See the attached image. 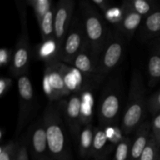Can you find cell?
I'll list each match as a JSON object with an SVG mask.
<instances>
[{"label":"cell","mask_w":160,"mask_h":160,"mask_svg":"<svg viewBox=\"0 0 160 160\" xmlns=\"http://www.w3.org/2000/svg\"><path fill=\"white\" fill-rule=\"evenodd\" d=\"M94 132L95 128L92 123L83 126L78 138V152L83 159H88L92 157V145H93Z\"/></svg>","instance_id":"obj_19"},{"label":"cell","mask_w":160,"mask_h":160,"mask_svg":"<svg viewBox=\"0 0 160 160\" xmlns=\"http://www.w3.org/2000/svg\"><path fill=\"white\" fill-rule=\"evenodd\" d=\"M79 9L88 43L92 53L98 59L112 31L109 29L104 17L98 12L92 2L81 1Z\"/></svg>","instance_id":"obj_3"},{"label":"cell","mask_w":160,"mask_h":160,"mask_svg":"<svg viewBox=\"0 0 160 160\" xmlns=\"http://www.w3.org/2000/svg\"><path fill=\"white\" fill-rule=\"evenodd\" d=\"M147 108L148 112L153 117L160 112V90L147 99Z\"/></svg>","instance_id":"obj_30"},{"label":"cell","mask_w":160,"mask_h":160,"mask_svg":"<svg viewBox=\"0 0 160 160\" xmlns=\"http://www.w3.org/2000/svg\"><path fill=\"white\" fill-rule=\"evenodd\" d=\"M122 102V90L118 78L111 79L105 87L98 108L99 126L115 125L118 121Z\"/></svg>","instance_id":"obj_6"},{"label":"cell","mask_w":160,"mask_h":160,"mask_svg":"<svg viewBox=\"0 0 160 160\" xmlns=\"http://www.w3.org/2000/svg\"><path fill=\"white\" fill-rule=\"evenodd\" d=\"M13 50L8 48H2L0 49V66L5 67L11 63L12 59Z\"/></svg>","instance_id":"obj_31"},{"label":"cell","mask_w":160,"mask_h":160,"mask_svg":"<svg viewBox=\"0 0 160 160\" xmlns=\"http://www.w3.org/2000/svg\"><path fill=\"white\" fill-rule=\"evenodd\" d=\"M81 99H82V106H81V112H82V123L83 126L89 123H92L94 112V98L92 92L88 89L81 92Z\"/></svg>","instance_id":"obj_24"},{"label":"cell","mask_w":160,"mask_h":160,"mask_svg":"<svg viewBox=\"0 0 160 160\" xmlns=\"http://www.w3.org/2000/svg\"><path fill=\"white\" fill-rule=\"evenodd\" d=\"M91 2L93 3L94 6H95V7H98V9H101L102 13L112 6L110 2L107 1V0L106 1V0H92Z\"/></svg>","instance_id":"obj_34"},{"label":"cell","mask_w":160,"mask_h":160,"mask_svg":"<svg viewBox=\"0 0 160 160\" xmlns=\"http://www.w3.org/2000/svg\"><path fill=\"white\" fill-rule=\"evenodd\" d=\"M160 146L157 141L152 135L139 160H159Z\"/></svg>","instance_id":"obj_26"},{"label":"cell","mask_w":160,"mask_h":160,"mask_svg":"<svg viewBox=\"0 0 160 160\" xmlns=\"http://www.w3.org/2000/svg\"><path fill=\"white\" fill-rule=\"evenodd\" d=\"M133 138L125 136L117 145L112 160H129Z\"/></svg>","instance_id":"obj_27"},{"label":"cell","mask_w":160,"mask_h":160,"mask_svg":"<svg viewBox=\"0 0 160 160\" xmlns=\"http://www.w3.org/2000/svg\"><path fill=\"white\" fill-rule=\"evenodd\" d=\"M98 60V59L92 53L88 43H87L77 56L72 66L87 78L94 79L96 73Z\"/></svg>","instance_id":"obj_13"},{"label":"cell","mask_w":160,"mask_h":160,"mask_svg":"<svg viewBox=\"0 0 160 160\" xmlns=\"http://www.w3.org/2000/svg\"><path fill=\"white\" fill-rule=\"evenodd\" d=\"M3 132H4L3 129L0 130V139H1V142H2L3 139Z\"/></svg>","instance_id":"obj_37"},{"label":"cell","mask_w":160,"mask_h":160,"mask_svg":"<svg viewBox=\"0 0 160 160\" xmlns=\"http://www.w3.org/2000/svg\"><path fill=\"white\" fill-rule=\"evenodd\" d=\"M151 125L152 135L158 142L159 139L160 138V112L153 117L152 121L151 122Z\"/></svg>","instance_id":"obj_32"},{"label":"cell","mask_w":160,"mask_h":160,"mask_svg":"<svg viewBox=\"0 0 160 160\" xmlns=\"http://www.w3.org/2000/svg\"><path fill=\"white\" fill-rule=\"evenodd\" d=\"M37 53L38 56L45 62V65L56 61H60V50L55 39L48 42H42V43H41L38 47Z\"/></svg>","instance_id":"obj_21"},{"label":"cell","mask_w":160,"mask_h":160,"mask_svg":"<svg viewBox=\"0 0 160 160\" xmlns=\"http://www.w3.org/2000/svg\"><path fill=\"white\" fill-rule=\"evenodd\" d=\"M147 108L145 98V88L141 72L134 69L132 72L130 83L128 102L122 119V131L125 136L131 134L144 123Z\"/></svg>","instance_id":"obj_2"},{"label":"cell","mask_w":160,"mask_h":160,"mask_svg":"<svg viewBox=\"0 0 160 160\" xmlns=\"http://www.w3.org/2000/svg\"><path fill=\"white\" fill-rule=\"evenodd\" d=\"M12 84V80L10 78L2 77L0 79V97H3L10 89Z\"/></svg>","instance_id":"obj_33"},{"label":"cell","mask_w":160,"mask_h":160,"mask_svg":"<svg viewBox=\"0 0 160 160\" xmlns=\"http://www.w3.org/2000/svg\"><path fill=\"white\" fill-rule=\"evenodd\" d=\"M151 49L148 56L147 71L148 84L153 88L160 81V39L150 42Z\"/></svg>","instance_id":"obj_17"},{"label":"cell","mask_w":160,"mask_h":160,"mask_svg":"<svg viewBox=\"0 0 160 160\" xmlns=\"http://www.w3.org/2000/svg\"><path fill=\"white\" fill-rule=\"evenodd\" d=\"M140 38L145 42H154L160 39V9H156L142 21L139 28Z\"/></svg>","instance_id":"obj_15"},{"label":"cell","mask_w":160,"mask_h":160,"mask_svg":"<svg viewBox=\"0 0 160 160\" xmlns=\"http://www.w3.org/2000/svg\"><path fill=\"white\" fill-rule=\"evenodd\" d=\"M85 78L88 79L76 68H70L68 65L65 64L64 80L66 87L70 95L88 89V88L85 87V81H84Z\"/></svg>","instance_id":"obj_18"},{"label":"cell","mask_w":160,"mask_h":160,"mask_svg":"<svg viewBox=\"0 0 160 160\" xmlns=\"http://www.w3.org/2000/svg\"><path fill=\"white\" fill-rule=\"evenodd\" d=\"M20 145L15 141H9L6 144H2L0 160H17Z\"/></svg>","instance_id":"obj_28"},{"label":"cell","mask_w":160,"mask_h":160,"mask_svg":"<svg viewBox=\"0 0 160 160\" xmlns=\"http://www.w3.org/2000/svg\"><path fill=\"white\" fill-rule=\"evenodd\" d=\"M62 112V117L70 129V133L75 138L78 139V135L83 128L82 123V99L81 92L71 94L68 98L60 100L58 102Z\"/></svg>","instance_id":"obj_10"},{"label":"cell","mask_w":160,"mask_h":160,"mask_svg":"<svg viewBox=\"0 0 160 160\" xmlns=\"http://www.w3.org/2000/svg\"><path fill=\"white\" fill-rule=\"evenodd\" d=\"M108 147H109L108 150L102 155V156H101L98 158H96V159H93V160H109V154H110L111 152L112 151V148H111L110 146H108Z\"/></svg>","instance_id":"obj_36"},{"label":"cell","mask_w":160,"mask_h":160,"mask_svg":"<svg viewBox=\"0 0 160 160\" xmlns=\"http://www.w3.org/2000/svg\"><path fill=\"white\" fill-rule=\"evenodd\" d=\"M20 21V34L13 49L12 59L9 67V72L15 78L28 73L31 59V45L28 34L26 6L20 2H16Z\"/></svg>","instance_id":"obj_5"},{"label":"cell","mask_w":160,"mask_h":160,"mask_svg":"<svg viewBox=\"0 0 160 160\" xmlns=\"http://www.w3.org/2000/svg\"><path fill=\"white\" fill-rule=\"evenodd\" d=\"M87 43L81 15L74 16L61 47L59 60L67 65H72L77 56Z\"/></svg>","instance_id":"obj_7"},{"label":"cell","mask_w":160,"mask_h":160,"mask_svg":"<svg viewBox=\"0 0 160 160\" xmlns=\"http://www.w3.org/2000/svg\"><path fill=\"white\" fill-rule=\"evenodd\" d=\"M108 144H109V137H108L107 128L102 126L95 127L92 151V159H96L102 156L109 148Z\"/></svg>","instance_id":"obj_20"},{"label":"cell","mask_w":160,"mask_h":160,"mask_svg":"<svg viewBox=\"0 0 160 160\" xmlns=\"http://www.w3.org/2000/svg\"><path fill=\"white\" fill-rule=\"evenodd\" d=\"M40 160H52V159H51V158H50V156H48V157H45V158H44V159H42Z\"/></svg>","instance_id":"obj_38"},{"label":"cell","mask_w":160,"mask_h":160,"mask_svg":"<svg viewBox=\"0 0 160 160\" xmlns=\"http://www.w3.org/2000/svg\"><path fill=\"white\" fill-rule=\"evenodd\" d=\"M122 4L137 12L144 18L159 9L156 2L152 0H127Z\"/></svg>","instance_id":"obj_22"},{"label":"cell","mask_w":160,"mask_h":160,"mask_svg":"<svg viewBox=\"0 0 160 160\" xmlns=\"http://www.w3.org/2000/svg\"><path fill=\"white\" fill-rule=\"evenodd\" d=\"M17 160H29L28 147L24 144H20V145Z\"/></svg>","instance_id":"obj_35"},{"label":"cell","mask_w":160,"mask_h":160,"mask_svg":"<svg viewBox=\"0 0 160 160\" xmlns=\"http://www.w3.org/2000/svg\"><path fill=\"white\" fill-rule=\"evenodd\" d=\"M19 96V112L16 135H19L32 117L35 107V99L32 83L28 73L17 78Z\"/></svg>","instance_id":"obj_9"},{"label":"cell","mask_w":160,"mask_h":160,"mask_svg":"<svg viewBox=\"0 0 160 160\" xmlns=\"http://www.w3.org/2000/svg\"><path fill=\"white\" fill-rule=\"evenodd\" d=\"M30 146L33 160H40L49 156L46 128L43 117L33 128L30 137Z\"/></svg>","instance_id":"obj_12"},{"label":"cell","mask_w":160,"mask_h":160,"mask_svg":"<svg viewBox=\"0 0 160 160\" xmlns=\"http://www.w3.org/2000/svg\"><path fill=\"white\" fill-rule=\"evenodd\" d=\"M54 6L38 22L42 42H48L54 38Z\"/></svg>","instance_id":"obj_23"},{"label":"cell","mask_w":160,"mask_h":160,"mask_svg":"<svg viewBox=\"0 0 160 160\" xmlns=\"http://www.w3.org/2000/svg\"><path fill=\"white\" fill-rule=\"evenodd\" d=\"M103 16L106 21L109 23H112L117 28L121 22L123 18V12L121 8L116 7V6H111L108 10L103 12Z\"/></svg>","instance_id":"obj_29"},{"label":"cell","mask_w":160,"mask_h":160,"mask_svg":"<svg viewBox=\"0 0 160 160\" xmlns=\"http://www.w3.org/2000/svg\"><path fill=\"white\" fill-rule=\"evenodd\" d=\"M26 3L34 9L38 23L54 6L52 0H27Z\"/></svg>","instance_id":"obj_25"},{"label":"cell","mask_w":160,"mask_h":160,"mask_svg":"<svg viewBox=\"0 0 160 160\" xmlns=\"http://www.w3.org/2000/svg\"><path fill=\"white\" fill-rule=\"evenodd\" d=\"M151 122L146 120L135 131L131 148L129 160H139L151 137Z\"/></svg>","instance_id":"obj_16"},{"label":"cell","mask_w":160,"mask_h":160,"mask_svg":"<svg viewBox=\"0 0 160 160\" xmlns=\"http://www.w3.org/2000/svg\"><path fill=\"white\" fill-rule=\"evenodd\" d=\"M157 142H158V143H159V146H160V138L159 139V141H158Z\"/></svg>","instance_id":"obj_39"},{"label":"cell","mask_w":160,"mask_h":160,"mask_svg":"<svg viewBox=\"0 0 160 160\" xmlns=\"http://www.w3.org/2000/svg\"><path fill=\"white\" fill-rule=\"evenodd\" d=\"M54 38L59 50H61L74 17L75 2L73 0H60L54 5Z\"/></svg>","instance_id":"obj_11"},{"label":"cell","mask_w":160,"mask_h":160,"mask_svg":"<svg viewBox=\"0 0 160 160\" xmlns=\"http://www.w3.org/2000/svg\"><path fill=\"white\" fill-rule=\"evenodd\" d=\"M65 63L61 61L50 62L45 65L42 79V88L49 102L60 101L69 95L64 80Z\"/></svg>","instance_id":"obj_8"},{"label":"cell","mask_w":160,"mask_h":160,"mask_svg":"<svg viewBox=\"0 0 160 160\" xmlns=\"http://www.w3.org/2000/svg\"><path fill=\"white\" fill-rule=\"evenodd\" d=\"M126 49V38L117 29L110 34L109 41L98 57L94 82L99 84L121 62Z\"/></svg>","instance_id":"obj_4"},{"label":"cell","mask_w":160,"mask_h":160,"mask_svg":"<svg viewBox=\"0 0 160 160\" xmlns=\"http://www.w3.org/2000/svg\"><path fill=\"white\" fill-rule=\"evenodd\" d=\"M42 117L46 128L48 152L51 159L73 160L59 104L49 102Z\"/></svg>","instance_id":"obj_1"},{"label":"cell","mask_w":160,"mask_h":160,"mask_svg":"<svg viewBox=\"0 0 160 160\" xmlns=\"http://www.w3.org/2000/svg\"><path fill=\"white\" fill-rule=\"evenodd\" d=\"M120 8L123 12V18L120 24L116 28L126 38L130 39L134 36L142 25L144 17L137 12L121 4Z\"/></svg>","instance_id":"obj_14"}]
</instances>
